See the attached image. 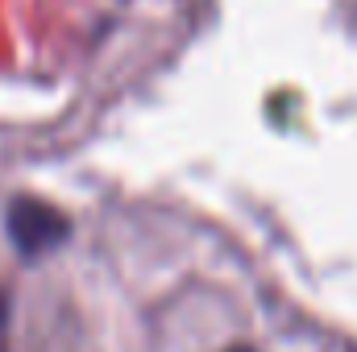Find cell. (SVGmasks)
Wrapping results in <instances>:
<instances>
[{"instance_id":"cell-1","label":"cell","mask_w":357,"mask_h":352,"mask_svg":"<svg viewBox=\"0 0 357 352\" xmlns=\"http://www.w3.org/2000/svg\"><path fill=\"white\" fill-rule=\"evenodd\" d=\"M4 232L21 257H42V253H54L71 241V216L63 207H54L50 199L17 195L4 207Z\"/></svg>"},{"instance_id":"cell-2","label":"cell","mask_w":357,"mask_h":352,"mask_svg":"<svg viewBox=\"0 0 357 352\" xmlns=\"http://www.w3.org/2000/svg\"><path fill=\"white\" fill-rule=\"evenodd\" d=\"M4 319H8V298H4V290H0V328H4Z\"/></svg>"},{"instance_id":"cell-3","label":"cell","mask_w":357,"mask_h":352,"mask_svg":"<svg viewBox=\"0 0 357 352\" xmlns=\"http://www.w3.org/2000/svg\"><path fill=\"white\" fill-rule=\"evenodd\" d=\"M225 352H254V349H245V344H237V349H225Z\"/></svg>"}]
</instances>
